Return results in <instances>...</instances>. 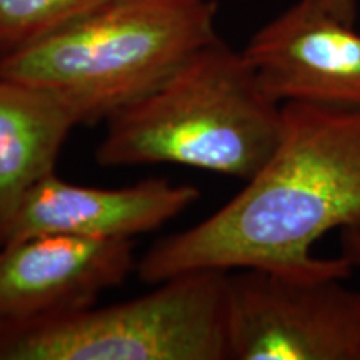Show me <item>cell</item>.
I'll list each match as a JSON object with an SVG mask.
<instances>
[{
    "label": "cell",
    "mask_w": 360,
    "mask_h": 360,
    "mask_svg": "<svg viewBox=\"0 0 360 360\" xmlns=\"http://www.w3.org/2000/svg\"><path fill=\"white\" fill-rule=\"evenodd\" d=\"M282 122L274 154L232 200L143 255V282L209 269L352 276L347 259L310 249L334 229L360 233V109L285 102Z\"/></svg>",
    "instance_id": "obj_1"
},
{
    "label": "cell",
    "mask_w": 360,
    "mask_h": 360,
    "mask_svg": "<svg viewBox=\"0 0 360 360\" xmlns=\"http://www.w3.org/2000/svg\"><path fill=\"white\" fill-rule=\"evenodd\" d=\"M282 124V103L244 52L217 39L112 115L96 157L102 167L174 164L247 182L277 148Z\"/></svg>",
    "instance_id": "obj_2"
},
{
    "label": "cell",
    "mask_w": 360,
    "mask_h": 360,
    "mask_svg": "<svg viewBox=\"0 0 360 360\" xmlns=\"http://www.w3.org/2000/svg\"><path fill=\"white\" fill-rule=\"evenodd\" d=\"M215 0H109L0 56V77L47 90L77 124L109 120L219 39Z\"/></svg>",
    "instance_id": "obj_3"
},
{
    "label": "cell",
    "mask_w": 360,
    "mask_h": 360,
    "mask_svg": "<svg viewBox=\"0 0 360 360\" xmlns=\"http://www.w3.org/2000/svg\"><path fill=\"white\" fill-rule=\"evenodd\" d=\"M157 285L127 302L0 326V360H229L227 272Z\"/></svg>",
    "instance_id": "obj_4"
},
{
    "label": "cell",
    "mask_w": 360,
    "mask_h": 360,
    "mask_svg": "<svg viewBox=\"0 0 360 360\" xmlns=\"http://www.w3.org/2000/svg\"><path fill=\"white\" fill-rule=\"evenodd\" d=\"M335 276L227 272L232 360H360V290Z\"/></svg>",
    "instance_id": "obj_5"
},
{
    "label": "cell",
    "mask_w": 360,
    "mask_h": 360,
    "mask_svg": "<svg viewBox=\"0 0 360 360\" xmlns=\"http://www.w3.org/2000/svg\"><path fill=\"white\" fill-rule=\"evenodd\" d=\"M242 52L272 101L360 109V34L323 0L295 2Z\"/></svg>",
    "instance_id": "obj_6"
},
{
    "label": "cell",
    "mask_w": 360,
    "mask_h": 360,
    "mask_svg": "<svg viewBox=\"0 0 360 360\" xmlns=\"http://www.w3.org/2000/svg\"><path fill=\"white\" fill-rule=\"evenodd\" d=\"M134 267L132 238L44 233L0 244V326L87 309Z\"/></svg>",
    "instance_id": "obj_7"
},
{
    "label": "cell",
    "mask_w": 360,
    "mask_h": 360,
    "mask_svg": "<svg viewBox=\"0 0 360 360\" xmlns=\"http://www.w3.org/2000/svg\"><path fill=\"white\" fill-rule=\"evenodd\" d=\"M193 186L148 179L122 188H96L47 175L25 193L2 232V244L44 233L132 238L155 231L199 200Z\"/></svg>",
    "instance_id": "obj_8"
},
{
    "label": "cell",
    "mask_w": 360,
    "mask_h": 360,
    "mask_svg": "<svg viewBox=\"0 0 360 360\" xmlns=\"http://www.w3.org/2000/svg\"><path fill=\"white\" fill-rule=\"evenodd\" d=\"M75 125L47 90L0 77V236L25 193L53 174Z\"/></svg>",
    "instance_id": "obj_9"
},
{
    "label": "cell",
    "mask_w": 360,
    "mask_h": 360,
    "mask_svg": "<svg viewBox=\"0 0 360 360\" xmlns=\"http://www.w3.org/2000/svg\"><path fill=\"white\" fill-rule=\"evenodd\" d=\"M109 0H0V56L37 42Z\"/></svg>",
    "instance_id": "obj_10"
},
{
    "label": "cell",
    "mask_w": 360,
    "mask_h": 360,
    "mask_svg": "<svg viewBox=\"0 0 360 360\" xmlns=\"http://www.w3.org/2000/svg\"><path fill=\"white\" fill-rule=\"evenodd\" d=\"M342 257L347 259L354 270L360 272V233L359 232H340Z\"/></svg>",
    "instance_id": "obj_11"
},
{
    "label": "cell",
    "mask_w": 360,
    "mask_h": 360,
    "mask_svg": "<svg viewBox=\"0 0 360 360\" xmlns=\"http://www.w3.org/2000/svg\"><path fill=\"white\" fill-rule=\"evenodd\" d=\"M0 244H2V236H0Z\"/></svg>",
    "instance_id": "obj_12"
}]
</instances>
